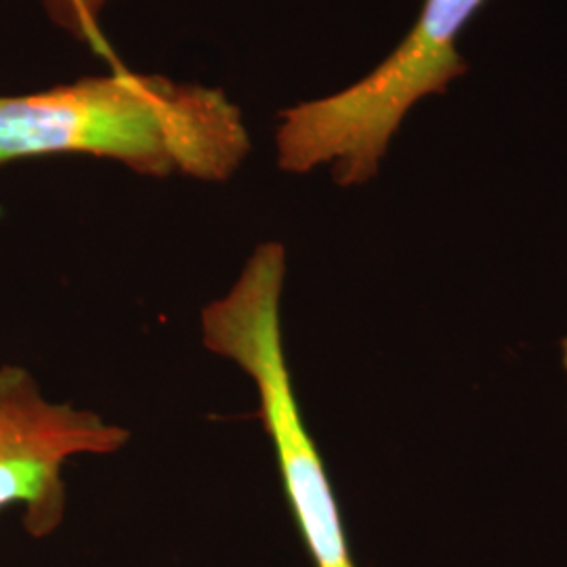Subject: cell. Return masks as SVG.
Segmentation results:
<instances>
[{
	"mask_svg": "<svg viewBox=\"0 0 567 567\" xmlns=\"http://www.w3.org/2000/svg\"><path fill=\"white\" fill-rule=\"evenodd\" d=\"M561 364H564V370H566L567 379V334L564 337V341H561Z\"/></svg>",
	"mask_w": 567,
	"mask_h": 567,
	"instance_id": "cell-6",
	"label": "cell"
},
{
	"mask_svg": "<svg viewBox=\"0 0 567 567\" xmlns=\"http://www.w3.org/2000/svg\"><path fill=\"white\" fill-rule=\"evenodd\" d=\"M284 492L313 567H358L322 456L307 426L286 425L271 435Z\"/></svg>",
	"mask_w": 567,
	"mask_h": 567,
	"instance_id": "cell-4",
	"label": "cell"
},
{
	"mask_svg": "<svg viewBox=\"0 0 567 567\" xmlns=\"http://www.w3.org/2000/svg\"><path fill=\"white\" fill-rule=\"evenodd\" d=\"M128 431L91 410L42 395L21 365L0 368V511L23 508V527L42 538L65 513L63 466L76 456H110L128 444Z\"/></svg>",
	"mask_w": 567,
	"mask_h": 567,
	"instance_id": "cell-3",
	"label": "cell"
},
{
	"mask_svg": "<svg viewBox=\"0 0 567 567\" xmlns=\"http://www.w3.org/2000/svg\"><path fill=\"white\" fill-rule=\"evenodd\" d=\"M243 112L221 89L114 68L25 95H0V166L95 156L145 177L231 179L250 154Z\"/></svg>",
	"mask_w": 567,
	"mask_h": 567,
	"instance_id": "cell-1",
	"label": "cell"
},
{
	"mask_svg": "<svg viewBox=\"0 0 567 567\" xmlns=\"http://www.w3.org/2000/svg\"><path fill=\"white\" fill-rule=\"evenodd\" d=\"M114 0H42V7L49 20L74 39L91 44L97 53L112 55L110 47L103 39V9Z\"/></svg>",
	"mask_w": 567,
	"mask_h": 567,
	"instance_id": "cell-5",
	"label": "cell"
},
{
	"mask_svg": "<svg viewBox=\"0 0 567 567\" xmlns=\"http://www.w3.org/2000/svg\"><path fill=\"white\" fill-rule=\"evenodd\" d=\"M487 0H425L404 41L362 81L280 114L276 158L284 173L330 168L341 187L372 182L408 112L446 95L468 72L458 39Z\"/></svg>",
	"mask_w": 567,
	"mask_h": 567,
	"instance_id": "cell-2",
	"label": "cell"
}]
</instances>
